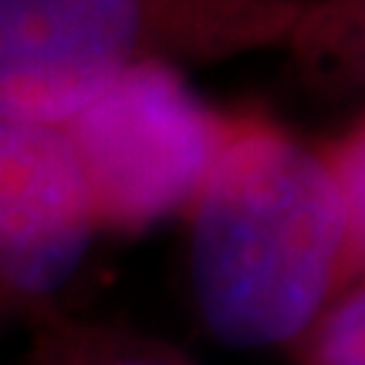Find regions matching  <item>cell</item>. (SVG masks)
<instances>
[{"label":"cell","mask_w":365,"mask_h":365,"mask_svg":"<svg viewBox=\"0 0 365 365\" xmlns=\"http://www.w3.org/2000/svg\"><path fill=\"white\" fill-rule=\"evenodd\" d=\"M284 352L294 365H365V284L331 294Z\"/></svg>","instance_id":"obj_7"},{"label":"cell","mask_w":365,"mask_h":365,"mask_svg":"<svg viewBox=\"0 0 365 365\" xmlns=\"http://www.w3.org/2000/svg\"><path fill=\"white\" fill-rule=\"evenodd\" d=\"M95 237L61 135L0 122V339L61 314Z\"/></svg>","instance_id":"obj_4"},{"label":"cell","mask_w":365,"mask_h":365,"mask_svg":"<svg viewBox=\"0 0 365 365\" xmlns=\"http://www.w3.org/2000/svg\"><path fill=\"white\" fill-rule=\"evenodd\" d=\"M362 0H312L287 51L318 78H349L362 68Z\"/></svg>","instance_id":"obj_6"},{"label":"cell","mask_w":365,"mask_h":365,"mask_svg":"<svg viewBox=\"0 0 365 365\" xmlns=\"http://www.w3.org/2000/svg\"><path fill=\"white\" fill-rule=\"evenodd\" d=\"M223 112L173 65H139L58 125L95 234L143 237L182 217L230 143Z\"/></svg>","instance_id":"obj_3"},{"label":"cell","mask_w":365,"mask_h":365,"mask_svg":"<svg viewBox=\"0 0 365 365\" xmlns=\"http://www.w3.org/2000/svg\"><path fill=\"white\" fill-rule=\"evenodd\" d=\"M312 0H0V122L58 129L139 65L291 48Z\"/></svg>","instance_id":"obj_2"},{"label":"cell","mask_w":365,"mask_h":365,"mask_svg":"<svg viewBox=\"0 0 365 365\" xmlns=\"http://www.w3.org/2000/svg\"><path fill=\"white\" fill-rule=\"evenodd\" d=\"M182 220L196 318L237 352L287 349L331 294L365 284V227L314 143L261 112H240Z\"/></svg>","instance_id":"obj_1"},{"label":"cell","mask_w":365,"mask_h":365,"mask_svg":"<svg viewBox=\"0 0 365 365\" xmlns=\"http://www.w3.org/2000/svg\"><path fill=\"white\" fill-rule=\"evenodd\" d=\"M31 365H196L166 339L108 322H71L58 314L38 328Z\"/></svg>","instance_id":"obj_5"}]
</instances>
